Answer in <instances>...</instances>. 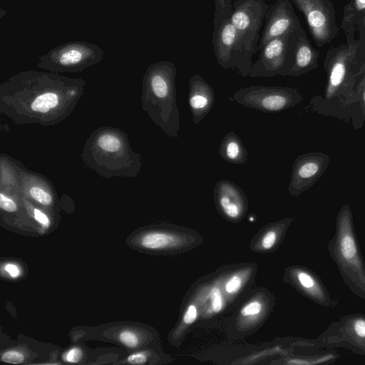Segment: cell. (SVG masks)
Here are the masks:
<instances>
[{
  "label": "cell",
  "instance_id": "6da1fadb",
  "mask_svg": "<svg viewBox=\"0 0 365 365\" xmlns=\"http://www.w3.org/2000/svg\"><path fill=\"white\" fill-rule=\"evenodd\" d=\"M86 81L58 73L27 70L0 84V113L16 125L51 126L68 118Z\"/></svg>",
  "mask_w": 365,
  "mask_h": 365
},
{
  "label": "cell",
  "instance_id": "7a4b0ae2",
  "mask_svg": "<svg viewBox=\"0 0 365 365\" xmlns=\"http://www.w3.org/2000/svg\"><path fill=\"white\" fill-rule=\"evenodd\" d=\"M83 164L105 179L134 178L142 168V155L135 152L128 134L120 128L101 126L93 130L80 155Z\"/></svg>",
  "mask_w": 365,
  "mask_h": 365
},
{
  "label": "cell",
  "instance_id": "3957f363",
  "mask_svg": "<svg viewBox=\"0 0 365 365\" xmlns=\"http://www.w3.org/2000/svg\"><path fill=\"white\" fill-rule=\"evenodd\" d=\"M358 44L349 43L327 56L324 68L327 83L324 96L312 98V110L328 116L344 119L346 108L354 101L359 81L365 71V61H357Z\"/></svg>",
  "mask_w": 365,
  "mask_h": 365
},
{
  "label": "cell",
  "instance_id": "277c9868",
  "mask_svg": "<svg viewBox=\"0 0 365 365\" xmlns=\"http://www.w3.org/2000/svg\"><path fill=\"white\" fill-rule=\"evenodd\" d=\"M176 73V68L170 61L151 64L143 75L140 96L143 110L167 135L174 138H178L180 128Z\"/></svg>",
  "mask_w": 365,
  "mask_h": 365
},
{
  "label": "cell",
  "instance_id": "5b68a950",
  "mask_svg": "<svg viewBox=\"0 0 365 365\" xmlns=\"http://www.w3.org/2000/svg\"><path fill=\"white\" fill-rule=\"evenodd\" d=\"M327 248L346 287L354 294L365 301V262L349 204L339 209L336 217L334 233Z\"/></svg>",
  "mask_w": 365,
  "mask_h": 365
},
{
  "label": "cell",
  "instance_id": "8992f818",
  "mask_svg": "<svg viewBox=\"0 0 365 365\" xmlns=\"http://www.w3.org/2000/svg\"><path fill=\"white\" fill-rule=\"evenodd\" d=\"M232 1L215 0L212 44L218 64L243 77L249 76L252 55L247 50L237 29L231 21Z\"/></svg>",
  "mask_w": 365,
  "mask_h": 365
},
{
  "label": "cell",
  "instance_id": "52a82bcc",
  "mask_svg": "<svg viewBox=\"0 0 365 365\" xmlns=\"http://www.w3.org/2000/svg\"><path fill=\"white\" fill-rule=\"evenodd\" d=\"M299 343L311 351L343 348L365 356V314L344 315L330 323L316 339H304Z\"/></svg>",
  "mask_w": 365,
  "mask_h": 365
},
{
  "label": "cell",
  "instance_id": "ba28073f",
  "mask_svg": "<svg viewBox=\"0 0 365 365\" xmlns=\"http://www.w3.org/2000/svg\"><path fill=\"white\" fill-rule=\"evenodd\" d=\"M104 51L86 41H69L57 46L39 57L38 68L54 73H78L98 63Z\"/></svg>",
  "mask_w": 365,
  "mask_h": 365
},
{
  "label": "cell",
  "instance_id": "9c48e42d",
  "mask_svg": "<svg viewBox=\"0 0 365 365\" xmlns=\"http://www.w3.org/2000/svg\"><path fill=\"white\" fill-rule=\"evenodd\" d=\"M230 99L247 108L276 113L299 104L303 96L297 88L251 86L239 89Z\"/></svg>",
  "mask_w": 365,
  "mask_h": 365
},
{
  "label": "cell",
  "instance_id": "30bf717a",
  "mask_svg": "<svg viewBox=\"0 0 365 365\" xmlns=\"http://www.w3.org/2000/svg\"><path fill=\"white\" fill-rule=\"evenodd\" d=\"M264 0H233L230 19L247 50L253 55L257 50L259 31L269 9Z\"/></svg>",
  "mask_w": 365,
  "mask_h": 365
},
{
  "label": "cell",
  "instance_id": "8fae6325",
  "mask_svg": "<svg viewBox=\"0 0 365 365\" xmlns=\"http://www.w3.org/2000/svg\"><path fill=\"white\" fill-rule=\"evenodd\" d=\"M304 14L312 36L319 46L337 34L335 12L329 0H290Z\"/></svg>",
  "mask_w": 365,
  "mask_h": 365
},
{
  "label": "cell",
  "instance_id": "7c38bea8",
  "mask_svg": "<svg viewBox=\"0 0 365 365\" xmlns=\"http://www.w3.org/2000/svg\"><path fill=\"white\" fill-rule=\"evenodd\" d=\"M331 158L322 152H310L299 155L294 160L289 193L299 196L312 187L327 170Z\"/></svg>",
  "mask_w": 365,
  "mask_h": 365
},
{
  "label": "cell",
  "instance_id": "4fadbf2b",
  "mask_svg": "<svg viewBox=\"0 0 365 365\" xmlns=\"http://www.w3.org/2000/svg\"><path fill=\"white\" fill-rule=\"evenodd\" d=\"M318 53L301 27L289 38L285 64L279 75L299 76L317 66Z\"/></svg>",
  "mask_w": 365,
  "mask_h": 365
},
{
  "label": "cell",
  "instance_id": "5bb4252c",
  "mask_svg": "<svg viewBox=\"0 0 365 365\" xmlns=\"http://www.w3.org/2000/svg\"><path fill=\"white\" fill-rule=\"evenodd\" d=\"M264 20L258 50H261L272 39L290 34L300 27L289 0H275L269 5Z\"/></svg>",
  "mask_w": 365,
  "mask_h": 365
},
{
  "label": "cell",
  "instance_id": "9a60e30c",
  "mask_svg": "<svg viewBox=\"0 0 365 365\" xmlns=\"http://www.w3.org/2000/svg\"><path fill=\"white\" fill-rule=\"evenodd\" d=\"M20 194L48 210L58 205V195L52 182L41 173L19 166Z\"/></svg>",
  "mask_w": 365,
  "mask_h": 365
},
{
  "label": "cell",
  "instance_id": "2e32d148",
  "mask_svg": "<svg viewBox=\"0 0 365 365\" xmlns=\"http://www.w3.org/2000/svg\"><path fill=\"white\" fill-rule=\"evenodd\" d=\"M288 274L296 288L314 303L329 309L338 306V300L330 295L321 278L312 270L304 267H295L291 268Z\"/></svg>",
  "mask_w": 365,
  "mask_h": 365
},
{
  "label": "cell",
  "instance_id": "e0dca14e",
  "mask_svg": "<svg viewBox=\"0 0 365 365\" xmlns=\"http://www.w3.org/2000/svg\"><path fill=\"white\" fill-rule=\"evenodd\" d=\"M290 34L272 39L260 50L259 58L250 69V77L269 78L279 75L285 64Z\"/></svg>",
  "mask_w": 365,
  "mask_h": 365
},
{
  "label": "cell",
  "instance_id": "ac0fdd59",
  "mask_svg": "<svg viewBox=\"0 0 365 365\" xmlns=\"http://www.w3.org/2000/svg\"><path fill=\"white\" fill-rule=\"evenodd\" d=\"M213 191L216 207L225 217L236 220L245 215L247 197L237 185L229 180H220L216 182Z\"/></svg>",
  "mask_w": 365,
  "mask_h": 365
},
{
  "label": "cell",
  "instance_id": "d6986e66",
  "mask_svg": "<svg viewBox=\"0 0 365 365\" xmlns=\"http://www.w3.org/2000/svg\"><path fill=\"white\" fill-rule=\"evenodd\" d=\"M215 103V92L200 75L191 76L189 81L188 104L195 125L208 114Z\"/></svg>",
  "mask_w": 365,
  "mask_h": 365
},
{
  "label": "cell",
  "instance_id": "ffe728a7",
  "mask_svg": "<svg viewBox=\"0 0 365 365\" xmlns=\"http://www.w3.org/2000/svg\"><path fill=\"white\" fill-rule=\"evenodd\" d=\"M20 163L7 154L0 155V190L11 194H20Z\"/></svg>",
  "mask_w": 365,
  "mask_h": 365
},
{
  "label": "cell",
  "instance_id": "44dd1931",
  "mask_svg": "<svg viewBox=\"0 0 365 365\" xmlns=\"http://www.w3.org/2000/svg\"><path fill=\"white\" fill-rule=\"evenodd\" d=\"M219 154L226 162L236 165L245 163L248 158L245 146L235 132H229L223 137Z\"/></svg>",
  "mask_w": 365,
  "mask_h": 365
},
{
  "label": "cell",
  "instance_id": "7402d4cb",
  "mask_svg": "<svg viewBox=\"0 0 365 365\" xmlns=\"http://www.w3.org/2000/svg\"><path fill=\"white\" fill-rule=\"evenodd\" d=\"M181 239L173 233L163 231L149 232L142 235L140 245L148 250H163L179 246Z\"/></svg>",
  "mask_w": 365,
  "mask_h": 365
},
{
  "label": "cell",
  "instance_id": "603a6c76",
  "mask_svg": "<svg viewBox=\"0 0 365 365\" xmlns=\"http://www.w3.org/2000/svg\"><path fill=\"white\" fill-rule=\"evenodd\" d=\"M344 119H351L355 129L361 128L365 123V71L358 83L354 103L345 111Z\"/></svg>",
  "mask_w": 365,
  "mask_h": 365
},
{
  "label": "cell",
  "instance_id": "cb8c5ba5",
  "mask_svg": "<svg viewBox=\"0 0 365 365\" xmlns=\"http://www.w3.org/2000/svg\"><path fill=\"white\" fill-rule=\"evenodd\" d=\"M120 342L125 346L130 349L138 346L140 339L138 335L129 329L123 330L118 336Z\"/></svg>",
  "mask_w": 365,
  "mask_h": 365
},
{
  "label": "cell",
  "instance_id": "d4e9b609",
  "mask_svg": "<svg viewBox=\"0 0 365 365\" xmlns=\"http://www.w3.org/2000/svg\"><path fill=\"white\" fill-rule=\"evenodd\" d=\"M211 309L214 313H219L224 307V298L218 287H212L210 291Z\"/></svg>",
  "mask_w": 365,
  "mask_h": 365
},
{
  "label": "cell",
  "instance_id": "484cf974",
  "mask_svg": "<svg viewBox=\"0 0 365 365\" xmlns=\"http://www.w3.org/2000/svg\"><path fill=\"white\" fill-rule=\"evenodd\" d=\"M262 309V303L258 300H252L242 307L241 315L244 317H255L260 314Z\"/></svg>",
  "mask_w": 365,
  "mask_h": 365
},
{
  "label": "cell",
  "instance_id": "4316f807",
  "mask_svg": "<svg viewBox=\"0 0 365 365\" xmlns=\"http://www.w3.org/2000/svg\"><path fill=\"white\" fill-rule=\"evenodd\" d=\"M242 286V278L239 274L230 277L225 285V292L229 294L237 293Z\"/></svg>",
  "mask_w": 365,
  "mask_h": 365
},
{
  "label": "cell",
  "instance_id": "83f0119b",
  "mask_svg": "<svg viewBox=\"0 0 365 365\" xmlns=\"http://www.w3.org/2000/svg\"><path fill=\"white\" fill-rule=\"evenodd\" d=\"M1 361L9 364H19L24 362V356L21 351L9 350L1 354Z\"/></svg>",
  "mask_w": 365,
  "mask_h": 365
},
{
  "label": "cell",
  "instance_id": "f1b7e54d",
  "mask_svg": "<svg viewBox=\"0 0 365 365\" xmlns=\"http://www.w3.org/2000/svg\"><path fill=\"white\" fill-rule=\"evenodd\" d=\"M277 241V232L275 230L267 232L262 238L261 245L264 250H270Z\"/></svg>",
  "mask_w": 365,
  "mask_h": 365
},
{
  "label": "cell",
  "instance_id": "f546056e",
  "mask_svg": "<svg viewBox=\"0 0 365 365\" xmlns=\"http://www.w3.org/2000/svg\"><path fill=\"white\" fill-rule=\"evenodd\" d=\"M82 351L78 347H73L63 355V360L68 363H78L82 357Z\"/></svg>",
  "mask_w": 365,
  "mask_h": 365
},
{
  "label": "cell",
  "instance_id": "4dcf8cb0",
  "mask_svg": "<svg viewBox=\"0 0 365 365\" xmlns=\"http://www.w3.org/2000/svg\"><path fill=\"white\" fill-rule=\"evenodd\" d=\"M197 310L195 305L190 304L187 307L184 316L183 322L186 324H192L197 319Z\"/></svg>",
  "mask_w": 365,
  "mask_h": 365
},
{
  "label": "cell",
  "instance_id": "1f68e13d",
  "mask_svg": "<svg viewBox=\"0 0 365 365\" xmlns=\"http://www.w3.org/2000/svg\"><path fill=\"white\" fill-rule=\"evenodd\" d=\"M2 269H4V271L6 273H7V274L10 277H11L13 279L18 278L21 275V269L19 267V265H17L15 263H12V262H9V263L5 264L2 267Z\"/></svg>",
  "mask_w": 365,
  "mask_h": 365
},
{
  "label": "cell",
  "instance_id": "d6a6232c",
  "mask_svg": "<svg viewBox=\"0 0 365 365\" xmlns=\"http://www.w3.org/2000/svg\"><path fill=\"white\" fill-rule=\"evenodd\" d=\"M126 360L131 364H144L147 362L148 357L145 352H137L129 355Z\"/></svg>",
  "mask_w": 365,
  "mask_h": 365
},
{
  "label": "cell",
  "instance_id": "836d02e7",
  "mask_svg": "<svg viewBox=\"0 0 365 365\" xmlns=\"http://www.w3.org/2000/svg\"><path fill=\"white\" fill-rule=\"evenodd\" d=\"M347 9L345 11H354L361 12L365 10V0H354L352 6H346Z\"/></svg>",
  "mask_w": 365,
  "mask_h": 365
},
{
  "label": "cell",
  "instance_id": "e575fe53",
  "mask_svg": "<svg viewBox=\"0 0 365 365\" xmlns=\"http://www.w3.org/2000/svg\"><path fill=\"white\" fill-rule=\"evenodd\" d=\"M0 18H3L4 15H6V11L4 10L2 8L0 9Z\"/></svg>",
  "mask_w": 365,
  "mask_h": 365
},
{
  "label": "cell",
  "instance_id": "d590c367",
  "mask_svg": "<svg viewBox=\"0 0 365 365\" xmlns=\"http://www.w3.org/2000/svg\"><path fill=\"white\" fill-rule=\"evenodd\" d=\"M222 1H233V0H222Z\"/></svg>",
  "mask_w": 365,
  "mask_h": 365
},
{
  "label": "cell",
  "instance_id": "8d00e7d4",
  "mask_svg": "<svg viewBox=\"0 0 365 365\" xmlns=\"http://www.w3.org/2000/svg\"><path fill=\"white\" fill-rule=\"evenodd\" d=\"M364 24L365 25V16L364 18Z\"/></svg>",
  "mask_w": 365,
  "mask_h": 365
}]
</instances>
